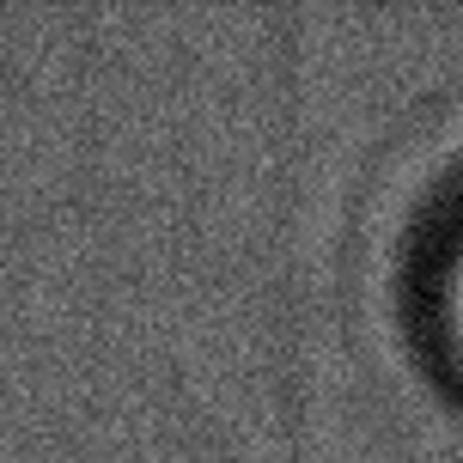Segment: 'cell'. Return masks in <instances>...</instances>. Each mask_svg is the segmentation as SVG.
I'll use <instances>...</instances> for the list:
<instances>
[{"label":"cell","instance_id":"cell-1","mask_svg":"<svg viewBox=\"0 0 463 463\" xmlns=\"http://www.w3.org/2000/svg\"><path fill=\"white\" fill-rule=\"evenodd\" d=\"M458 329H463V262H458Z\"/></svg>","mask_w":463,"mask_h":463}]
</instances>
